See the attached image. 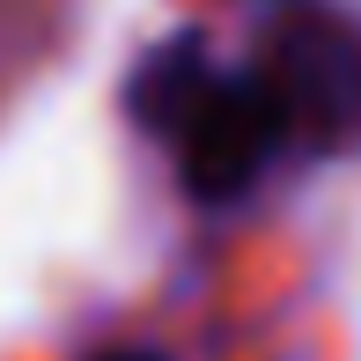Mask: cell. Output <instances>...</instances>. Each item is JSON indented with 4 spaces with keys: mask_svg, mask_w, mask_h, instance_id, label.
I'll return each instance as SVG.
<instances>
[{
    "mask_svg": "<svg viewBox=\"0 0 361 361\" xmlns=\"http://www.w3.org/2000/svg\"><path fill=\"white\" fill-rule=\"evenodd\" d=\"M126 104H133V118L177 155L185 192L207 200V207L243 200V192L273 170V155L288 147L266 81L214 67L200 30L155 44L133 67V81H126Z\"/></svg>",
    "mask_w": 361,
    "mask_h": 361,
    "instance_id": "obj_1",
    "label": "cell"
},
{
    "mask_svg": "<svg viewBox=\"0 0 361 361\" xmlns=\"http://www.w3.org/2000/svg\"><path fill=\"white\" fill-rule=\"evenodd\" d=\"M281 111L288 147L354 155L361 147V23L324 0H302L266 30V59L251 67Z\"/></svg>",
    "mask_w": 361,
    "mask_h": 361,
    "instance_id": "obj_2",
    "label": "cell"
},
{
    "mask_svg": "<svg viewBox=\"0 0 361 361\" xmlns=\"http://www.w3.org/2000/svg\"><path fill=\"white\" fill-rule=\"evenodd\" d=\"M96 361H162V354H147V347H111V354H96Z\"/></svg>",
    "mask_w": 361,
    "mask_h": 361,
    "instance_id": "obj_3",
    "label": "cell"
}]
</instances>
